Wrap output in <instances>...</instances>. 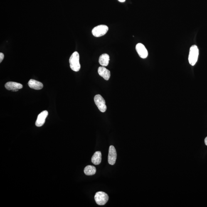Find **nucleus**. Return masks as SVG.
Here are the masks:
<instances>
[{
  "mask_svg": "<svg viewBox=\"0 0 207 207\" xmlns=\"http://www.w3.org/2000/svg\"><path fill=\"white\" fill-rule=\"evenodd\" d=\"M70 67L72 70L78 72L80 70L81 65L80 63V55L78 52H75L70 57Z\"/></svg>",
  "mask_w": 207,
  "mask_h": 207,
  "instance_id": "f257e3e1",
  "label": "nucleus"
},
{
  "mask_svg": "<svg viewBox=\"0 0 207 207\" xmlns=\"http://www.w3.org/2000/svg\"><path fill=\"white\" fill-rule=\"evenodd\" d=\"M199 49L196 45H193L190 48L188 60L190 65L194 66L198 60Z\"/></svg>",
  "mask_w": 207,
  "mask_h": 207,
  "instance_id": "f03ea898",
  "label": "nucleus"
},
{
  "mask_svg": "<svg viewBox=\"0 0 207 207\" xmlns=\"http://www.w3.org/2000/svg\"><path fill=\"white\" fill-rule=\"evenodd\" d=\"M108 27L106 25H99L93 28L92 33L94 36L99 37L105 35L108 31Z\"/></svg>",
  "mask_w": 207,
  "mask_h": 207,
  "instance_id": "7ed1b4c3",
  "label": "nucleus"
},
{
  "mask_svg": "<svg viewBox=\"0 0 207 207\" xmlns=\"http://www.w3.org/2000/svg\"><path fill=\"white\" fill-rule=\"evenodd\" d=\"M96 203L99 205H104L109 200V196L106 193L102 191L96 193L95 197Z\"/></svg>",
  "mask_w": 207,
  "mask_h": 207,
  "instance_id": "20e7f679",
  "label": "nucleus"
},
{
  "mask_svg": "<svg viewBox=\"0 0 207 207\" xmlns=\"http://www.w3.org/2000/svg\"><path fill=\"white\" fill-rule=\"evenodd\" d=\"M94 101L96 105L101 112H106L107 109V106L106 105L105 101L101 96L99 95H96L94 97Z\"/></svg>",
  "mask_w": 207,
  "mask_h": 207,
  "instance_id": "39448f33",
  "label": "nucleus"
},
{
  "mask_svg": "<svg viewBox=\"0 0 207 207\" xmlns=\"http://www.w3.org/2000/svg\"><path fill=\"white\" fill-rule=\"evenodd\" d=\"M117 159L116 151L115 147L113 145H111L109 147L108 161L109 164L114 165L115 164Z\"/></svg>",
  "mask_w": 207,
  "mask_h": 207,
  "instance_id": "423d86ee",
  "label": "nucleus"
},
{
  "mask_svg": "<svg viewBox=\"0 0 207 207\" xmlns=\"http://www.w3.org/2000/svg\"><path fill=\"white\" fill-rule=\"evenodd\" d=\"M136 50L140 58L145 59L147 58L148 52L147 49L142 43H138L136 46Z\"/></svg>",
  "mask_w": 207,
  "mask_h": 207,
  "instance_id": "0eeeda50",
  "label": "nucleus"
},
{
  "mask_svg": "<svg viewBox=\"0 0 207 207\" xmlns=\"http://www.w3.org/2000/svg\"><path fill=\"white\" fill-rule=\"evenodd\" d=\"M48 112L47 111H43L40 113L38 115L37 119L36 122H35V125L37 127H41L44 124L45 119L48 116Z\"/></svg>",
  "mask_w": 207,
  "mask_h": 207,
  "instance_id": "6e6552de",
  "label": "nucleus"
},
{
  "mask_svg": "<svg viewBox=\"0 0 207 207\" xmlns=\"http://www.w3.org/2000/svg\"><path fill=\"white\" fill-rule=\"evenodd\" d=\"M99 75L103 78L104 80H108L110 78V71L104 67H99L98 69Z\"/></svg>",
  "mask_w": 207,
  "mask_h": 207,
  "instance_id": "1a4fd4ad",
  "label": "nucleus"
},
{
  "mask_svg": "<svg viewBox=\"0 0 207 207\" xmlns=\"http://www.w3.org/2000/svg\"><path fill=\"white\" fill-rule=\"evenodd\" d=\"M5 87L8 90H19L23 87L22 84L14 82H8L5 85Z\"/></svg>",
  "mask_w": 207,
  "mask_h": 207,
  "instance_id": "9d476101",
  "label": "nucleus"
},
{
  "mask_svg": "<svg viewBox=\"0 0 207 207\" xmlns=\"http://www.w3.org/2000/svg\"><path fill=\"white\" fill-rule=\"evenodd\" d=\"M28 85L30 88L35 90H40L43 88V85L42 82L31 79L28 82Z\"/></svg>",
  "mask_w": 207,
  "mask_h": 207,
  "instance_id": "9b49d317",
  "label": "nucleus"
},
{
  "mask_svg": "<svg viewBox=\"0 0 207 207\" xmlns=\"http://www.w3.org/2000/svg\"><path fill=\"white\" fill-rule=\"evenodd\" d=\"M109 60L110 57L109 55L107 54L104 53L99 57V62L102 67H106L109 64Z\"/></svg>",
  "mask_w": 207,
  "mask_h": 207,
  "instance_id": "f8f14e48",
  "label": "nucleus"
},
{
  "mask_svg": "<svg viewBox=\"0 0 207 207\" xmlns=\"http://www.w3.org/2000/svg\"><path fill=\"white\" fill-rule=\"evenodd\" d=\"M102 160V154L100 151H97L92 156L91 161L94 165H98L101 164Z\"/></svg>",
  "mask_w": 207,
  "mask_h": 207,
  "instance_id": "ddd939ff",
  "label": "nucleus"
},
{
  "mask_svg": "<svg viewBox=\"0 0 207 207\" xmlns=\"http://www.w3.org/2000/svg\"><path fill=\"white\" fill-rule=\"evenodd\" d=\"M96 171V168L92 165L87 166L84 169V173L86 175L91 176L95 175Z\"/></svg>",
  "mask_w": 207,
  "mask_h": 207,
  "instance_id": "4468645a",
  "label": "nucleus"
},
{
  "mask_svg": "<svg viewBox=\"0 0 207 207\" xmlns=\"http://www.w3.org/2000/svg\"><path fill=\"white\" fill-rule=\"evenodd\" d=\"M4 55L2 53H0V63H1L4 58Z\"/></svg>",
  "mask_w": 207,
  "mask_h": 207,
  "instance_id": "2eb2a0df",
  "label": "nucleus"
},
{
  "mask_svg": "<svg viewBox=\"0 0 207 207\" xmlns=\"http://www.w3.org/2000/svg\"><path fill=\"white\" fill-rule=\"evenodd\" d=\"M205 144H206V145L207 146V137L205 138Z\"/></svg>",
  "mask_w": 207,
  "mask_h": 207,
  "instance_id": "dca6fc26",
  "label": "nucleus"
},
{
  "mask_svg": "<svg viewBox=\"0 0 207 207\" xmlns=\"http://www.w3.org/2000/svg\"><path fill=\"white\" fill-rule=\"evenodd\" d=\"M118 1L119 2H125L126 0H118Z\"/></svg>",
  "mask_w": 207,
  "mask_h": 207,
  "instance_id": "f3484780",
  "label": "nucleus"
},
{
  "mask_svg": "<svg viewBox=\"0 0 207 207\" xmlns=\"http://www.w3.org/2000/svg\"><path fill=\"white\" fill-rule=\"evenodd\" d=\"M18 90H12V91H18Z\"/></svg>",
  "mask_w": 207,
  "mask_h": 207,
  "instance_id": "a211bd4d",
  "label": "nucleus"
}]
</instances>
